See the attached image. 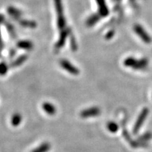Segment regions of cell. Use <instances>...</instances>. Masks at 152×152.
<instances>
[{"mask_svg": "<svg viewBox=\"0 0 152 152\" xmlns=\"http://www.w3.org/2000/svg\"><path fill=\"white\" fill-rule=\"evenodd\" d=\"M123 64L126 67L131 68L134 70L143 71L147 68L148 65H149V61L146 58L137 59L134 57L130 56L125 58L123 61Z\"/></svg>", "mask_w": 152, "mask_h": 152, "instance_id": "6da1fadb", "label": "cell"}, {"mask_svg": "<svg viewBox=\"0 0 152 152\" xmlns=\"http://www.w3.org/2000/svg\"><path fill=\"white\" fill-rule=\"evenodd\" d=\"M71 30L70 28H67V29H65L64 28V30H61V34L59 35V37H58V40L57 42L56 45H55L54 47V50L55 52H57L60 50L61 49L63 48L66 43V38L68 35H69L70 33H71Z\"/></svg>", "mask_w": 152, "mask_h": 152, "instance_id": "8992f818", "label": "cell"}, {"mask_svg": "<svg viewBox=\"0 0 152 152\" xmlns=\"http://www.w3.org/2000/svg\"><path fill=\"white\" fill-rule=\"evenodd\" d=\"M133 30H134V33H136V35L138 36L140 39H142L144 42L149 44L151 42L152 39L151 36L149 35V33L144 30V28L142 27L141 25L140 24H135L133 26Z\"/></svg>", "mask_w": 152, "mask_h": 152, "instance_id": "277c9868", "label": "cell"}, {"mask_svg": "<svg viewBox=\"0 0 152 152\" xmlns=\"http://www.w3.org/2000/svg\"><path fill=\"white\" fill-rule=\"evenodd\" d=\"M101 114V109L97 106H93V107L88 108V109L83 110L80 113L81 118H87L90 117L98 116Z\"/></svg>", "mask_w": 152, "mask_h": 152, "instance_id": "52a82bcc", "label": "cell"}, {"mask_svg": "<svg viewBox=\"0 0 152 152\" xmlns=\"http://www.w3.org/2000/svg\"><path fill=\"white\" fill-rule=\"evenodd\" d=\"M149 109H148L147 107L144 108V109L142 110V111L140 112V115H139L137 119V121L135 122V123H134V127H133V129H132V132L134 133V134H137L139 132V131H140V128H142L144 122L145 121V120L147 118L148 115H149Z\"/></svg>", "mask_w": 152, "mask_h": 152, "instance_id": "3957f363", "label": "cell"}, {"mask_svg": "<svg viewBox=\"0 0 152 152\" xmlns=\"http://www.w3.org/2000/svg\"><path fill=\"white\" fill-rule=\"evenodd\" d=\"M152 139V133L150 132H147L144 133L143 134H142L141 136L138 137L137 140L139 141H141L143 142H147L148 141H149L150 140Z\"/></svg>", "mask_w": 152, "mask_h": 152, "instance_id": "ac0fdd59", "label": "cell"}, {"mask_svg": "<svg viewBox=\"0 0 152 152\" xmlns=\"http://www.w3.org/2000/svg\"><path fill=\"white\" fill-rule=\"evenodd\" d=\"M106 127H107L108 130L112 133L118 132L119 129V125L115 122H113V121H110V122L108 123L107 125H106Z\"/></svg>", "mask_w": 152, "mask_h": 152, "instance_id": "e0dca14e", "label": "cell"}, {"mask_svg": "<svg viewBox=\"0 0 152 152\" xmlns=\"http://www.w3.org/2000/svg\"><path fill=\"white\" fill-rule=\"evenodd\" d=\"M98 5L99 14L102 17H106L109 14V11L105 0H96Z\"/></svg>", "mask_w": 152, "mask_h": 152, "instance_id": "ba28073f", "label": "cell"}, {"mask_svg": "<svg viewBox=\"0 0 152 152\" xmlns=\"http://www.w3.org/2000/svg\"><path fill=\"white\" fill-rule=\"evenodd\" d=\"M54 5L57 14V26L58 29L62 30L65 28L66 23L62 0H54Z\"/></svg>", "mask_w": 152, "mask_h": 152, "instance_id": "7a4b0ae2", "label": "cell"}, {"mask_svg": "<svg viewBox=\"0 0 152 152\" xmlns=\"http://www.w3.org/2000/svg\"><path fill=\"white\" fill-rule=\"evenodd\" d=\"M17 47H18L19 49H25V50H30V49H33V45L31 42L29 40H21L19 41L17 43Z\"/></svg>", "mask_w": 152, "mask_h": 152, "instance_id": "8fae6325", "label": "cell"}, {"mask_svg": "<svg viewBox=\"0 0 152 152\" xmlns=\"http://www.w3.org/2000/svg\"><path fill=\"white\" fill-rule=\"evenodd\" d=\"M15 54H16V51H15L14 49H12V50H11V52H10V53H9V57L11 58V57L14 56Z\"/></svg>", "mask_w": 152, "mask_h": 152, "instance_id": "603a6c76", "label": "cell"}, {"mask_svg": "<svg viewBox=\"0 0 152 152\" xmlns=\"http://www.w3.org/2000/svg\"><path fill=\"white\" fill-rule=\"evenodd\" d=\"M28 59V56L26 54L20 55V56H18L16 59H15L14 61L11 63L10 66L11 68H16L18 66H21L22 64H23L25 61Z\"/></svg>", "mask_w": 152, "mask_h": 152, "instance_id": "30bf717a", "label": "cell"}, {"mask_svg": "<svg viewBox=\"0 0 152 152\" xmlns=\"http://www.w3.org/2000/svg\"><path fill=\"white\" fill-rule=\"evenodd\" d=\"M22 121V116L20 113H16L12 115L11 120V125L14 127H17L20 125V123Z\"/></svg>", "mask_w": 152, "mask_h": 152, "instance_id": "2e32d148", "label": "cell"}, {"mask_svg": "<svg viewBox=\"0 0 152 152\" xmlns=\"http://www.w3.org/2000/svg\"><path fill=\"white\" fill-rule=\"evenodd\" d=\"M113 35H114V32L113 31V30H111V31H109V33H108L107 35H106V38L108 39H110L113 37Z\"/></svg>", "mask_w": 152, "mask_h": 152, "instance_id": "7402d4cb", "label": "cell"}, {"mask_svg": "<svg viewBox=\"0 0 152 152\" xmlns=\"http://www.w3.org/2000/svg\"><path fill=\"white\" fill-rule=\"evenodd\" d=\"M42 109L45 111L48 115H54L56 113V109L54 104L49 102H45L42 104Z\"/></svg>", "mask_w": 152, "mask_h": 152, "instance_id": "9c48e42d", "label": "cell"}, {"mask_svg": "<svg viewBox=\"0 0 152 152\" xmlns=\"http://www.w3.org/2000/svg\"><path fill=\"white\" fill-rule=\"evenodd\" d=\"M6 26H7V30H8L9 33H10V35L12 36L13 37H16V33H15V30H14V26H13L12 25L10 24V23H6Z\"/></svg>", "mask_w": 152, "mask_h": 152, "instance_id": "44dd1931", "label": "cell"}, {"mask_svg": "<svg viewBox=\"0 0 152 152\" xmlns=\"http://www.w3.org/2000/svg\"><path fill=\"white\" fill-rule=\"evenodd\" d=\"M59 64L63 69L68 72L70 74L73 75H77L80 73V70L75 66L73 65L69 61L66 59L60 60Z\"/></svg>", "mask_w": 152, "mask_h": 152, "instance_id": "5b68a950", "label": "cell"}, {"mask_svg": "<svg viewBox=\"0 0 152 152\" xmlns=\"http://www.w3.org/2000/svg\"><path fill=\"white\" fill-rule=\"evenodd\" d=\"M19 24L20 26H23L24 28H35L36 26H37V23H36L35 21H33V20H18Z\"/></svg>", "mask_w": 152, "mask_h": 152, "instance_id": "5bb4252c", "label": "cell"}, {"mask_svg": "<svg viewBox=\"0 0 152 152\" xmlns=\"http://www.w3.org/2000/svg\"><path fill=\"white\" fill-rule=\"evenodd\" d=\"M101 17L102 16H100L99 14H92V16H90L88 18H87V22H86L87 26H88V27H92V26H94V25L100 20Z\"/></svg>", "mask_w": 152, "mask_h": 152, "instance_id": "7c38bea8", "label": "cell"}, {"mask_svg": "<svg viewBox=\"0 0 152 152\" xmlns=\"http://www.w3.org/2000/svg\"><path fill=\"white\" fill-rule=\"evenodd\" d=\"M69 35H71V49L73 50V52H75V51L77 49V43H76V40H75V37H74V36L73 35V34H72L71 31V33H70Z\"/></svg>", "mask_w": 152, "mask_h": 152, "instance_id": "ffe728a7", "label": "cell"}, {"mask_svg": "<svg viewBox=\"0 0 152 152\" xmlns=\"http://www.w3.org/2000/svg\"><path fill=\"white\" fill-rule=\"evenodd\" d=\"M0 43H1V31H0Z\"/></svg>", "mask_w": 152, "mask_h": 152, "instance_id": "d4e9b609", "label": "cell"}, {"mask_svg": "<svg viewBox=\"0 0 152 152\" xmlns=\"http://www.w3.org/2000/svg\"><path fill=\"white\" fill-rule=\"evenodd\" d=\"M4 22V17L2 15H0V23Z\"/></svg>", "mask_w": 152, "mask_h": 152, "instance_id": "cb8c5ba5", "label": "cell"}, {"mask_svg": "<svg viewBox=\"0 0 152 152\" xmlns=\"http://www.w3.org/2000/svg\"><path fill=\"white\" fill-rule=\"evenodd\" d=\"M9 70V66L7 65V63L1 62L0 63V75H5L7 73Z\"/></svg>", "mask_w": 152, "mask_h": 152, "instance_id": "d6986e66", "label": "cell"}, {"mask_svg": "<svg viewBox=\"0 0 152 152\" xmlns=\"http://www.w3.org/2000/svg\"><path fill=\"white\" fill-rule=\"evenodd\" d=\"M51 149V145L49 142H44L31 152H48Z\"/></svg>", "mask_w": 152, "mask_h": 152, "instance_id": "9a60e30c", "label": "cell"}, {"mask_svg": "<svg viewBox=\"0 0 152 152\" xmlns=\"http://www.w3.org/2000/svg\"><path fill=\"white\" fill-rule=\"evenodd\" d=\"M8 13L10 15V16L12 17L13 18L16 19V20H19V18H20V16L22 15V12L20 11V10H18V9H17L16 8H14V7H10L8 8Z\"/></svg>", "mask_w": 152, "mask_h": 152, "instance_id": "4fadbf2b", "label": "cell"}]
</instances>
